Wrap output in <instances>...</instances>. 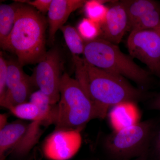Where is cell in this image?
Listing matches in <instances>:
<instances>
[{
  "label": "cell",
  "instance_id": "obj_6",
  "mask_svg": "<svg viewBox=\"0 0 160 160\" xmlns=\"http://www.w3.org/2000/svg\"><path fill=\"white\" fill-rule=\"evenodd\" d=\"M62 60L59 49H50L35 68L31 79L35 86L47 95L52 105L59 101Z\"/></svg>",
  "mask_w": 160,
  "mask_h": 160
},
{
  "label": "cell",
  "instance_id": "obj_3",
  "mask_svg": "<svg viewBox=\"0 0 160 160\" xmlns=\"http://www.w3.org/2000/svg\"><path fill=\"white\" fill-rule=\"evenodd\" d=\"M59 101L55 106V130H82L89 121L98 118L94 103L77 80L66 72L61 78Z\"/></svg>",
  "mask_w": 160,
  "mask_h": 160
},
{
  "label": "cell",
  "instance_id": "obj_14",
  "mask_svg": "<svg viewBox=\"0 0 160 160\" xmlns=\"http://www.w3.org/2000/svg\"><path fill=\"white\" fill-rule=\"evenodd\" d=\"M47 125L46 120L39 116L37 119L29 124L28 129L22 140L12 150L18 155L27 154L37 143L42 134L41 126Z\"/></svg>",
  "mask_w": 160,
  "mask_h": 160
},
{
  "label": "cell",
  "instance_id": "obj_23",
  "mask_svg": "<svg viewBox=\"0 0 160 160\" xmlns=\"http://www.w3.org/2000/svg\"><path fill=\"white\" fill-rule=\"evenodd\" d=\"M7 61L3 57L2 52L0 56V99L4 97L6 91Z\"/></svg>",
  "mask_w": 160,
  "mask_h": 160
},
{
  "label": "cell",
  "instance_id": "obj_27",
  "mask_svg": "<svg viewBox=\"0 0 160 160\" xmlns=\"http://www.w3.org/2000/svg\"><path fill=\"white\" fill-rule=\"evenodd\" d=\"M151 151V149L146 154L140 157L136 158L131 160H160V159L158 158L155 153V158H152Z\"/></svg>",
  "mask_w": 160,
  "mask_h": 160
},
{
  "label": "cell",
  "instance_id": "obj_1",
  "mask_svg": "<svg viewBox=\"0 0 160 160\" xmlns=\"http://www.w3.org/2000/svg\"><path fill=\"white\" fill-rule=\"evenodd\" d=\"M46 26V19L38 10L19 4L13 29L3 49L15 54L23 66L38 64L47 52Z\"/></svg>",
  "mask_w": 160,
  "mask_h": 160
},
{
  "label": "cell",
  "instance_id": "obj_18",
  "mask_svg": "<svg viewBox=\"0 0 160 160\" xmlns=\"http://www.w3.org/2000/svg\"><path fill=\"white\" fill-rule=\"evenodd\" d=\"M112 1L102 0L87 1L84 5L85 11L87 18L101 25L106 19L108 11V7L105 6L104 3L110 2Z\"/></svg>",
  "mask_w": 160,
  "mask_h": 160
},
{
  "label": "cell",
  "instance_id": "obj_25",
  "mask_svg": "<svg viewBox=\"0 0 160 160\" xmlns=\"http://www.w3.org/2000/svg\"><path fill=\"white\" fill-rule=\"evenodd\" d=\"M153 152L160 159V130L156 136L153 144Z\"/></svg>",
  "mask_w": 160,
  "mask_h": 160
},
{
  "label": "cell",
  "instance_id": "obj_11",
  "mask_svg": "<svg viewBox=\"0 0 160 160\" xmlns=\"http://www.w3.org/2000/svg\"><path fill=\"white\" fill-rule=\"evenodd\" d=\"M29 124L18 120L7 124L0 129V158L4 160L6 152L12 151L22 139Z\"/></svg>",
  "mask_w": 160,
  "mask_h": 160
},
{
  "label": "cell",
  "instance_id": "obj_4",
  "mask_svg": "<svg viewBox=\"0 0 160 160\" xmlns=\"http://www.w3.org/2000/svg\"><path fill=\"white\" fill-rule=\"evenodd\" d=\"M83 54L87 62L99 69L127 78L139 86H146L150 82L148 71L123 53L118 45L101 38L85 42Z\"/></svg>",
  "mask_w": 160,
  "mask_h": 160
},
{
  "label": "cell",
  "instance_id": "obj_28",
  "mask_svg": "<svg viewBox=\"0 0 160 160\" xmlns=\"http://www.w3.org/2000/svg\"><path fill=\"white\" fill-rule=\"evenodd\" d=\"M8 115L6 114L0 115V129H2L8 124Z\"/></svg>",
  "mask_w": 160,
  "mask_h": 160
},
{
  "label": "cell",
  "instance_id": "obj_26",
  "mask_svg": "<svg viewBox=\"0 0 160 160\" xmlns=\"http://www.w3.org/2000/svg\"><path fill=\"white\" fill-rule=\"evenodd\" d=\"M149 108L152 110L160 111V92L152 100L149 105Z\"/></svg>",
  "mask_w": 160,
  "mask_h": 160
},
{
  "label": "cell",
  "instance_id": "obj_2",
  "mask_svg": "<svg viewBox=\"0 0 160 160\" xmlns=\"http://www.w3.org/2000/svg\"><path fill=\"white\" fill-rule=\"evenodd\" d=\"M89 98L97 110L98 118L106 116L109 108L125 102L142 101L149 95L132 86L125 78L90 65L84 59Z\"/></svg>",
  "mask_w": 160,
  "mask_h": 160
},
{
  "label": "cell",
  "instance_id": "obj_13",
  "mask_svg": "<svg viewBox=\"0 0 160 160\" xmlns=\"http://www.w3.org/2000/svg\"><path fill=\"white\" fill-rule=\"evenodd\" d=\"M35 86L31 77L27 75L16 86L9 91L0 99L2 107L9 109L12 107L27 102L32 93V88Z\"/></svg>",
  "mask_w": 160,
  "mask_h": 160
},
{
  "label": "cell",
  "instance_id": "obj_24",
  "mask_svg": "<svg viewBox=\"0 0 160 160\" xmlns=\"http://www.w3.org/2000/svg\"><path fill=\"white\" fill-rule=\"evenodd\" d=\"M52 0H35L33 1H22V3H26L27 5L36 9L39 12L45 13L48 12Z\"/></svg>",
  "mask_w": 160,
  "mask_h": 160
},
{
  "label": "cell",
  "instance_id": "obj_20",
  "mask_svg": "<svg viewBox=\"0 0 160 160\" xmlns=\"http://www.w3.org/2000/svg\"><path fill=\"white\" fill-rule=\"evenodd\" d=\"M23 67L18 60L7 61L6 92L12 89L27 76L23 71Z\"/></svg>",
  "mask_w": 160,
  "mask_h": 160
},
{
  "label": "cell",
  "instance_id": "obj_19",
  "mask_svg": "<svg viewBox=\"0 0 160 160\" xmlns=\"http://www.w3.org/2000/svg\"><path fill=\"white\" fill-rule=\"evenodd\" d=\"M160 24V7L146 13L133 23L129 31H138L153 29Z\"/></svg>",
  "mask_w": 160,
  "mask_h": 160
},
{
  "label": "cell",
  "instance_id": "obj_17",
  "mask_svg": "<svg viewBox=\"0 0 160 160\" xmlns=\"http://www.w3.org/2000/svg\"><path fill=\"white\" fill-rule=\"evenodd\" d=\"M60 30L62 32L66 45L72 56L83 54L85 42L78 31L70 25H64Z\"/></svg>",
  "mask_w": 160,
  "mask_h": 160
},
{
  "label": "cell",
  "instance_id": "obj_9",
  "mask_svg": "<svg viewBox=\"0 0 160 160\" xmlns=\"http://www.w3.org/2000/svg\"><path fill=\"white\" fill-rule=\"evenodd\" d=\"M100 38L118 45L129 30V19L122 2L115 1L108 8L106 19L101 25Z\"/></svg>",
  "mask_w": 160,
  "mask_h": 160
},
{
  "label": "cell",
  "instance_id": "obj_10",
  "mask_svg": "<svg viewBox=\"0 0 160 160\" xmlns=\"http://www.w3.org/2000/svg\"><path fill=\"white\" fill-rule=\"evenodd\" d=\"M85 0H52L48 12L49 40L52 44L56 34L66 22L72 12L82 7Z\"/></svg>",
  "mask_w": 160,
  "mask_h": 160
},
{
  "label": "cell",
  "instance_id": "obj_21",
  "mask_svg": "<svg viewBox=\"0 0 160 160\" xmlns=\"http://www.w3.org/2000/svg\"><path fill=\"white\" fill-rule=\"evenodd\" d=\"M12 114L21 119L32 122L39 118V110L37 106L30 102L20 104L9 109Z\"/></svg>",
  "mask_w": 160,
  "mask_h": 160
},
{
  "label": "cell",
  "instance_id": "obj_7",
  "mask_svg": "<svg viewBox=\"0 0 160 160\" xmlns=\"http://www.w3.org/2000/svg\"><path fill=\"white\" fill-rule=\"evenodd\" d=\"M132 58L145 64L158 76L160 72V24L153 29L130 32L127 42Z\"/></svg>",
  "mask_w": 160,
  "mask_h": 160
},
{
  "label": "cell",
  "instance_id": "obj_5",
  "mask_svg": "<svg viewBox=\"0 0 160 160\" xmlns=\"http://www.w3.org/2000/svg\"><path fill=\"white\" fill-rule=\"evenodd\" d=\"M157 123L151 119L112 132L104 139L103 146L111 157L131 160L146 154L153 146Z\"/></svg>",
  "mask_w": 160,
  "mask_h": 160
},
{
  "label": "cell",
  "instance_id": "obj_22",
  "mask_svg": "<svg viewBox=\"0 0 160 160\" xmlns=\"http://www.w3.org/2000/svg\"><path fill=\"white\" fill-rule=\"evenodd\" d=\"M78 31L82 38L87 41L98 38L101 33V26L90 19L84 18L78 26Z\"/></svg>",
  "mask_w": 160,
  "mask_h": 160
},
{
  "label": "cell",
  "instance_id": "obj_16",
  "mask_svg": "<svg viewBox=\"0 0 160 160\" xmlns=\"http://www.w3.org/2000/svg\"><path fill=\"white\" fill-rule=\"evenodd\" d=\"M126 9L129 19V30L131 25L146 13L160 7V3L152 0L121 1Z\"/></svg>",
  "mask_w": 160,
  "mask_h": 160
},
{
  "label": "cell",
  "instance_id": "obj_15",
  "mask_svg": "<svg viewBox=\"0 0 160 160\" xmlns=\"http://www.w3.org/2000/svg\"><path fill=\"white\" fill-rule=\"evenodd\" d=\"M19 4L0 5V44L2 49L13 29Z\"/></svg>",
  "mask_w": 160,
  "mask_h": 160
},
{
  "label": "cell",
  "instance_id": "obj_8",
  "mask_svg": "<svg viewBox=\"0 0 160 160\" xmlns=\"http://www.w3.org/2000/svg\"><path fill=\"white\" fill-rule=\"evenodd\" d=\"M81 144V130H55L44 142L43 153L49 160H68L77 153Z\"/></svg>",
  "mask_w": 160,
  "mask_h": 160
},
{
  "label": "cell",
  "instance_id": "obj_29",
  "mask_svg": "<svg viewBox=\"0 0 160 160\" xmlns=\"http://www.w3.org/2000/svg\"><path fill=\"white\" fill-rule=\"evenodd\" d=\"M158 77H159L160 78V73H159V75H158Z\"/></svg>",
  "mask_w": 160,
  "mask_h": 160
},
{
  "label": "cell",
  "instance_id": "obj_12",
  "mask_svg": "<svg viewBox=\"0 0 160 160\" xmlns=\"http://www.w3.org/2000/svg\"><path fill=\"white\" fill-rule=\"evenodd\" d=\"M138 112L135 103L133 102H125L113 106L109 118L114 131L139 122Z\"/></svg>",
  "mask_w": 160,
  "mask_h": 160
}]
</instances>
